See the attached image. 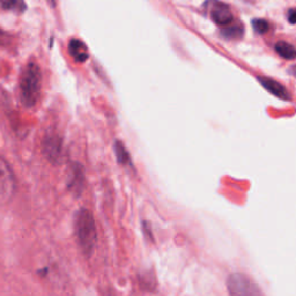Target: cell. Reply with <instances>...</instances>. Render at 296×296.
I'll list each match as a JSON object with an SVG mask.
<instances>
[{"label":"cell","instance_id":"obj_1","mask_svg":"<svg viewBox=\"0 0 296 296\" xmlns=\"http://www.w3.org/2000/svg\"><path fill=\"white\" fill-rule=\"evenodd\" d=\"M74 233L81 251L86 256L93 254L97 242V233L95 219L90 211L86 208L78 211L74 220Z\"/></svg>","mask_w":296,"mask_h":296},{"label":"cell","instance_id":"obj_2","mask_svg":"<svg viewBox=\"0 0 296 296\" xmlns=\"http://www.w3.org/2000/svg\"><path fill=\"white\" fill-rule=\"evenodd\" d=\"M42 72L36 63L26 65L20 78V96L21 101L27 108L36 106L41 97Z\"/></svg>","mask_w":296,"mask_h":296},{"label":"cell","instance_id":"obj_3","mask_svg":"<svg viewBox=\"0 0 296 296\" xmlns=\"http://www.w3.org/2000/svg\"><path fill=\"white\" fill-rule=\"evenodd\" d=\"M227 289L229 296H264L259 286L244 273L230 274Z\"/></svg>","mask_w":296,"mask_h":296},{"label":"cell","instance_id":"obj_4","mask_svg":"<svg viewBox=\"0 0 296 296\" xmlns=\"http://www.w3.org/2000/svg\"><path fill=\"white\" fill-rule=\"evenodd\" d=\"M15 193V177L12 168L0 158V206H5Z\"/></svg>","mask_w":296,"mask_h":296},{"label":"cell","instance_id":"obj_5","mask_svg":"<svg viewBox=\"0 0 296 296\" xmlns=\"http://www.w3.org/2000/svg\"><path fill=\"white\" fill-rule=\"evenodd\" d=\"M205 7L210 14L211 19L214 21L217 26H226L234 22V15L230 11L227 4L219 2V0H208L205 3Z\"/></svg>","mask_w":296,"mask_h":296},{"label":"cell","instance_id":"obj_6","mask_svg":"<svg viewBox=\"0 0 296 296\" xmlns=\"http://www.w3.org/2000/svg\"><path fill=\"white\" fill-rule=\"evenodd\" d=\"M43 152H44V155L46 156L47 160L51 161V162H58L60 158H62L63 148L62 140H60V138L57 134H47L44 141H43Z\"/></svg>","mask_w":296,"mask_h":296},{"label":"cell","instance_id":"obj_7","mask_svg":"<svg viewBox=\"0 0 296 296\" xmlns=\"http://www.w3.org/2000/svg\"><path fill=\"white\" fill-rule=\"evenodd\" d=\"M257 80L262 84L265 89L269 91L272 95H274V96L279 97L281 100H286V101H290L291 100L289 91L287 90L286 87L284 85H281L279 81H276L274 79H272V78L263 76L257 77Z\"/></svg>","mask_w":296,"mask_h":296},{"label":"cell","instance_id":"obj_8","mask_svg":"<svg viewBox=\"0 0 296 296\" xmlns=\"http://www.w3.org/2000/svg\"><path fill=\"white\" fill-rule=\"evenodd\" d=\"M85 185V174L81 165L74 164L68 174V188L73 193L80 194Z\"/></svg>","mask_w":296,"mask_h":296},{"label":"cell","instance_id":"obj_9","mask_svg":"<svg viewBox=\"0 0 296 296\" xmlns=\"http://www.w3.org/2000/svg\"><path fill=\"white\" fill-rule=\"evenodd\" d=\"M68 50L72 57L79 63H84L89 57L88 47L81 40H72L68 44Z\"/></svg>","mask_w":296,"mask_h":296},{"label":"cell","instance_id":"obj_10","mask_svg":"<svg viewBox=\"0 0 296 296\" xmlns=\"http://www.w3.org/2000/svg\"><path fill=\"white\" fill-rule=\"evenodd\" d=\"M221 35L226 38V40L237 41L239 38H242L243 35H244V26H243L242 22L234 21V22L222 28Z\"/></svg>","mask_w":296,"mask_h":296},{"label":"cell","instance_id":"obj_11","mask_svg":"<svg viewBox=\"0 0 296 296\" xmlns=\"http://www.w3.org/2000/svg\"><path fill=\"white\" fill-rule=\"evenodd\" d=\"M274 50H276L277 54L282 58L288 60L296 59V49L293 45L285 41L277 42L276 45H274Z\"/></svg>","mask_w":296,"mask_h":296},{"label":"cell","instance_id":"obj_12","mask_svg":"<svg viewBox=\"0 0 296 296\" xmlns=\"http://www.w3.org/2000/svg\"><path fill=\"white\" fill-rule=\"evenodd\" d=\"M0 7L5 11L21 14L26 11V3L24 0H0Z\"/></svg>","mask_w":296,"mask_h":296},{"label":"cell","instance_id":"obj_13","mask_svg":"<svg viewBox=\"0 0 296 296\" xmlns=\"http://www.w3.org/2000/svg\"><path fill=\"white\" fill-rule=\"evenodd\" d=\"M115 151H116V156L118 162L123 165H129L131 164V159H130L129 152L126 151L125 146L120 141H117L115 143Z\"/></svg>","mask_w":296,"mask_h":296},{"label":"cell","instance_id":"obj_14","mask_svg":"<svg viewBox=\"0 0 296 296\" xmlns=\"http://www.w3.org/2000/svg\"><path fill=\"white\" fill-rule=\"evenodd\" d=\"M252 28L257 34L265 35L271 30V23L264 19H255L252 20Z\"/></svg>","mask_w":296,"mask_h":296},{"label":"cell","instance_id":"obj_15","mask_svg":"<svg viewBox=\"0 0 296 296\" xmlns=\"http://www.w3.org/2000/svg\"><path fill=\"white\" fill-rule=\"evenodd\" d=\"M287 17H288L289 23L296 24V7L290 8V10L288 11V15H287Z\"/></svg>","mask_w":296,"mask_h":296},{"label":"cell","instance_id":"obj_16","mask_svg":"<svg viewBox=\"0 0 296 296\" xmlns=\"http://www.w3.org/2000/svg\"><path fill=\"white\" fill-rule=\"evenodd\" d=\"M46 2L49 3V5L52 7H55L56 4H57V0H46Z\"/></svg>","mask_w":296,"mask_h":296}]
</instances>
